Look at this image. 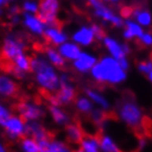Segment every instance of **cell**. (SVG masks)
Here are the masks:
<instances>
[{"label": "cell", "instance_id": "obj_16", "mask_svg": "<svg viewBox=\"0 0 152 152\" xmlns=\"http://www.w3.org/2000/svg\"><path fill=\"white\" fill-rule=\"evenodd\" d=\"M18 93V85L9 74H0V96L13 97Z\"/></svg>", "mask_w": 152, "mask_h": 152}, {"label": "cell", "instance_id": "obj_43", "mask_svg": "<svg viewBox=\"0 0 152 152\" xmlns=\"http://www.w3.org/2000/svg\"><path fill=\"white\" fill-rule=\"evenodd\" d=\"M1 66H2V63H1V60H0V69H1Z\"/></svg>", "mask_w": 152, "mask_h": 152}, {"label": "cell", "instance_id": "obj_41", "mask_svg": "<svg viewBox=\"0 0 152 152\" xmlns=\"http://www.w3.org/2000/svg\"><path fill=\"white\" fill-rule=\"evenodd\" d=\"M2 15H4V9H1V8H0V17H1Z\"/></svg>", "mask_w": 152, "mask_h": 152}, {"label": "cell", "instance_id": "obj_10", "mask_svg": "<svg viewBox=\"0 0 152 152\" xmlns=\"http://www.w3.org/2000/svg\"><path fill=\"white\" fill-rule=\"evenodd\" d=\"M103 44L107 52L109 54V56L117 61H121L124 58H127L128 54L130 53V46L127 43H120L117 39L113 37L106 35L103 39Z\"/></svg>", "mask_w": 152, "mask_h": 152}, {"label": "cell", "instance_id": "obj_39", "mask_svg": "<svg viewBox=\"0 0 152 152\" xmlns=\"http://www.w3.org/2000/svg\"><path fill=\"white\" fill-rule=\"evenodd\" d=\"M0 152H8L6 147H4V145L1 142V141H0Z\"/></svg>", "mask_w": 152, "mask_h": 152}, {"label": "cell", "instance_id": "obj_27", "mask_svg": "<svg viewBox=\"0 0 152 152\" xmlns=\"http://www.w3.org/2000/svg\"><path fill=\"white\" fill-rule=\"evenodd\" d=\"M41 152H72L69 143L66 141L60 139H51L48 148L42 150Z\"/></svg>", "mask_w": 152, "mask_h": 152}, {"label": "cell", "instance_id": "obj_5", "mask_svg": "<svg viewBox=\"0 0 152 152\" xmlns=\"http://www.w3.org/2000/svg\"><path fill=\"white\" fill-rule=\"evenodd\" d=\"M26 49H27V43L20 35L8 33L2 40L0 53L4 61L11 63L15 58L26 53Z\"/></svg>", "mask_w": 152, "mask_h": 152}, {"label": "cell", "instance_id": "obj_30", "mask_svg": "<svg viewBox=\"0 0 152 152\" xmlns=\"http://www.w3.org/2000/svg\"><path fill=\"white\" fill-rule=\"evenodd\" d=\"M91 120L95 126H100L102 124L105 122V119H106V116H105V111L99 109V108H95L94 110L91 113Z\"/></svg>", "mask_w": 152, "mask_h": 152}, {"label": "cell", "instance_id": "obj_1", "mask_svg": "<svg viewBox=\"0 0 152 152\" xmlns=\"http://www.w3.org/2000/svg\"><path fill=\"white\" fill-rule=\"evenodd\" d=\"M31 72L34 74L35 82L41 89L49 95L56 93L60 87V73L44 54H35L31 57Z\"/></svg>", "mask_w": 152, "mask_h": 152}, {"label": "cell", "instance_id": "obj_33", "mask_svg": "<svg viewBox=\"0 0 152 152\" xmlns=\"http://www.w3.org/2000/svg\"><path fill=\"white\" fill-rule=\"evenodd\" d=\"M91 28H93V30H94L96 40H98V41H103V39L106 37V35H105V31H104L103 28L100 27L99 24H97V23H93V24H91Z\"/></svg>", "mask_w": 152, "mask_h": 152}, {"label": "cell", "instance_id": "obj_20", "mask_svg": "<svg viewBox=\"0 0 152 152\" xmlns=\"http://www.w3.org/2000/svg\"><path fill=\"white\" fill-rule=\"evenodd\" d=\"M65 138L66 141L72 145H80L84 138V130L78 124H69L65 127Z\"/></svg>", "mask_w": 152, "mask_h": 152}, {"label": "cell", "instance_id": "obj_12", "mask_svg": "<svg viewBox=\"0 0 152 152\" xmlns=\"http://www.w3.org/2000/svg\"><path fill=\"white\" fill-rule=\"evenodd\" d=\"M71 39L74 43L80 45V48L82 46L88 48L91 44H94V42L96 41V37L91 28V26H80V28H77L72 33Z\"/></svg>", "mask_w": 152, "mask_h": 152}, {"label": "cell", "instance_id": "obj_35", "mask_svg": "<svg viewBox=\"0 0 152 152\" xmlns=\"http://www.w3.org/2000/svg\"><path fill=\"white\" fill-rule=\"evenodd\" d=\"M8 13L10 15V17H13V15H20V13H21V7L18 6V4L9 6V8H8Z\"/></svg>", "mask_w": 152, "mask_h": 152}, {"label": "cell", "instance_id": "obj_28", "mask_svg": "<svg viewBox=\"0 0 152 152\" xmlns=\"http://www.w3.org/2000/svg\"><path fill=\"white\" fill-rule=\"evenodd\" d=\"M20 149L22 152H41L38 141L28 136L20 140Z\"/></svg>", "mask_w": 152, "mask_h": 152}, {"label": "cell", "instance_id": "obj_4", "mask_svg": "<svg viewBox=\"0 0 152 152\" xmlns=\"http://www.w3.org/2000/svg\"><path fill=\"white\" fill-rule=\"evenodd\" d=\"M76 99V88L66 73L60 74V87L53 95H50L49 100L52 106L69 105Z\"/></svg>", "mask_w": 152, "mask_h": 152}, {"label": "cell", "instance_id": "obj_8", "mask_svg": "<svg viewBox=\"0 0 152 152\" xmlns=\"http://www.w3.org/2000/svg\"><path fill=\"white\" fill-rule=\"evenodd\" d=\"M61 10V4L57 0H43L40 1L38 17L46 27L57 24V15Z\"/></svg>", "mask_w": 152, "mask_h": 152}, {"label": "cell", "instance_id": "obj_29", "mask_svg": "<svg viewBox=\"0 0 152 152\" xmlns=\"http://www.w3.org/2000/svg\"><path fill=\"white\" fill-rule=\"evenodd\" d=\"M21 7V11L23 13L28 15H38L39 8H40V1H34V0H27L23 1Z\"/></svg>", "mask_w": 152, "mask_h": 152}, {"label": "cell", "instance_id": "obj_9", "mask_svg": "<svg viewBox=\"0 0 152 152\" xmlns=\"http://www.w3.org/2000/svg\"><path fill=\"white\" fill-rule=\"evenodd\" d=\"M4 133L10 140H21L26 137L27 131V122L20 117L19 115H12L11 117L4 122L2 126Z\"/></svg>", "mask_w": 152, "mask_h": 152}, {"label": "cell", "instance_id": "obj_42", "mask_svg": "<svg viewBox=\"0 0 152 152\" xmlns=\"http://www.w3.org/2000/svg\"><path fill=\"white\" fill-rule=\"evenodd\" d=\"M75 152H83V151H82V150H80V149H78V150H76Z\"/></svg>", "mask_w": 152, "mask_h": 152}, {"label": "cell", "instance_id": "obj_14", "mask_svg": "<svg viewBox=\"0 0 152 152\" xmlns=\"http://www.w3.org/2000/svg\"><path fill=\"white\" fill-rule=\"evenodd\" d=\"M21 23L30 33L37 37H42L44 34V31L46 29V26L39 19L37 15H28L22 13L21 15Z\"/></svg>", "mask_w": 152, "mask_h": 152}, {"label": "cell", "instance_id": "obj_26", "mask_svg": "<svg viewBox=\"0 0 152 152\" xmlns=\"http://www.w3.org/2000/svg\"><path fill=\"white\" fill-rule=\"evenodd\" d=\"M75 108L80 111V114L84 115H91V113L94 108V104L91 103V100L86 96H78L75 99Z\"/></svg>", "mask_w": 152, "mask_h": 152}, {"label": "cell", "instance_id": "obj_11", "mask_svg": "<svg viewBox=\"0 0 152 152\" xmlns=\"http://www.w3.org/2000/svg\"><path fill=\"white\" fill-rule=\"evenodd\" d=\"M98 57L91 52H87V51H83L80 55L75 61L72 63V66L74 71L80 74H87L91 73V69H94V66L96 63L98 62Z\"/></svg>", "mask_w": 152, "mask_h": 152}, {"label": "cell", "instance_id": "obj_13", "mask_svg": "<svg viewBox=\"0 0 152 152\" xmlns=\"http://www.w3.org/2000/svg\"><path fill=\"white\" fill-rule=\"evenodd\" d=\"M43 37L45 38V40L49 42V43H51L52 45H54V48H55V46L58 48L60 45L64 44L65 42L69 41V35H67V33L62 29L61 26H60L58 23L46 27Z\"/></svg>", "mask_w": 152, "mask_h": 152}, {"label": "cell", "instance_id": "obj_19", "mask_svg": "<svg viewBox=\"0 0 152 152\" xmlns=\"http://www.w3.org/2000/svg\"><path fill=\"white\" fill-rule=\"evenodd\" d=\"M85 96L91 100V103L96 105L99 109L106 111L110 109V103L106 96H104L100 91L93 89V88H86L85 89Z\"/></svg>", "mask_w": 152, "mask_h": 152}, {"label": "cell", "instance_id": "obj_34", "mask_svg": "<svg viewBox=\"0 0 152 152\" xmlns=\"http://www.w3.org/2000/svg\"><path fill=\"white\" fill-rule=\"evenodd\" d=\"M139 42H140L142 45L147 46V48H152V33L145 32L142 34V37L139 39Z\"/></svg>", "mask_w": 152, "mask_h": 152}, {"label": "cell", "instance_id": "obj_18", "mask_svg": "<svg viewBox=\"0 0 152 152\" xmlns=\"http://www.w3.org/2000/svg\"><path fill=\"white\" fill-rule=\"evenodd\" d=\"M124 27H125V29H124V32H122V37L127 41H131L133 39L139 40L142 37V34L145 33L143 28L131 19L125 20V26Z\"/></svg>", "mask_w": 152, "mask_h": 152}, {"label": "cell", "instance_id": "obj_40", "mask_svg": "<svg viewBox=\"0 0 152 152\" xmlns=\"http://www.w3.org/2000/svg\"><path fill=\"white\" fill-rule=\"evenodd\" d=\"M147 77H148V80H150V82H151V83H152V71H151V72H150V73H149L148 75H147Z\"/></svg>", "mask_w": 152, "mask_h": 152}, {"label": "cell", "instance_id": "obj_31", "mask_svg": "<svg viewBox=\"0 0 152 152\" xmlns=\"http://www.w3.org/2000/svg\"><path fill=\"white\" fill-rule=\"evenodd\" d=\"M11 116H12L11 110L6 105L0 103V127H2L4 125V122L7 121Z\"/></svg>", "mask_w": 152, "mask_h": 152}, {"label": "cell", "instance_id": "obj_38", "mask_svg": "<svg viewBox=\"0 0 152 152\" xmlns=\"http://www.w3.org/2000/svg\"><path fill=\"white\" fill-rule=\"evenodd\" d=\"M8 4H10V1H7V0H0V8L4 9V7H7Z\"/></svg>", "mask_w": 152, "mask_h": 152}, {"label": "cell", "instance_id": "obj_25", "mask_svg": "<svg viewBox=\"0 0 152 152\" xmlns=\"http://www.w3.org/2000/svg\"><path fill=\"white\" fill-rule=\"evenodd\" d=\"M99 143H100V151L102 152H121L120 145L117 143V141L108 133H103L99 137Z\"/></svg>", "mask_w": 152, "mask_h": 152}, {"label": "cell", "instance_id": "obj_24", "mask_svg": "<svg viewBox=\"0 0 152 152\" xmlns=\"http://www.w3.org/2000/svg\"><path fill=\"white\" fill-rule=\"evenodd\" d=\"M80 150L83 152H102L100 151V143H99L98 136L87 134L84 136L83 140L80 143Z\"/></svg>", "mask_w": 152, "mask_h": 152}, {"label": "cell", "instance_id": "obj_15", "mask_svg": "<svg viewBox=\"0 0 152 152\" xmlns=\"http://www.w3.org/2000/svg\"><path fill=\"white\" fill-rule=\"evenodd\" d=\"M26 136L33 138L38 142L50 139V133L45 129V127L40 121H31L27 122V131Z\"/></svg>", "mask_w": 152, "mask_h": 152}, {"label": "cell", "instance_id": "obj_36", "mask_svg": "<svg viewBox=\"0 0 152 152\" xmlns=\"http://www.w3.org/2000/svg\"><path fill=\"white\" fill-rule=\"evenodd\" d=\"M10 22L12 24H18L19 22H21V15H13L10 17Z\"/></svg>", "mask_w": 152, "mask_h": 152}, {"label": "cell", "instance_id": "obj_3", "mask_svg": "<svg viewBox=\"0 0 152 152\" xmlns=\"http://www.w3.org/2000/svg\"><path fill=\"white\" fill-rule=\"evenodd\" d=\"M118 118L131 129H140L145 124V115L138 103L131 97H124L116 108Z\"/></svg>", "mask_w": 152, "mask_h": 152}, {"label": "cell", "instance_id": "obj_21", "mask_svg": "<svg viewBox=\"0 0 152 152\" xmlns=\"http://www.w3.org/2000/svg\"><path fill=\"white\" fill-rule=\"evenodd\" d=\"M133 21L141 26L142 28L150 27L152 24V15L148 9L143 7H134L132 8V15Z\"/></svg>", "mask_w": 152, "mask_h": 152}, {"label": "cell", "instance_id": "obj_37", "mask_svg": "<svg viewBox=\"0 0 152 152\" xmlns=\"http://www.w3.org/2000/svg\"><path fill=\"white\" fill-rule=\"evenodd\" d=\"M145 145H147V141H145V139H143V138H139V141H138V148L141 150V149L145 148Z\"/></svg>", "mask_w": 152, "mask_h": 152}, {"label": "cell", "instance_id": "obj_32", "mask_svg": "<svg viewBox=\"0 0 152 152\" xmlns=\"http://www.w3.org/2000/svg\"><path fill=\"white\" fill-rule=\"evenodd\" d=\"M138 71L145 75H148L152 71V60L141 61L140 63H138Z\"/></svg>", "mask_w": 152, "mask_h": 152}, {"label": "cell", "instance_id": "obj_23", "mask_svg": "<svg viewBox=\"0 0 152 152\" xmlns=\"http://www.w3.org/2000/svg\"><path fill=\"white\" fill-rule=\"evenodd\" d=\"M44 56L46 60L53 65L55 69H63L66 64V61L62 57L58 50L54 46H48L44 50Z\"/></svg>", "mask_w": 152, "mask_h": 152}, {"label": "cell", "instance_id": "obj_7", "mask_svg": "<svg viewBox=\"0 0 152 152\" xmlns=\"http://www.w3.org/2000/svg\"><path fill=\"white\" fill-rule=\"evenodd\" d=\"M17 111L21 118L26 122L40 121L45 116V109L41 104L30 102V100H22L17 105Z\"/></svg>", "mask_w": 152, "mask_h": 152}, {"label": "cell", "instance_id": "obj_2", "mask_svg": "<svg viewBox=\"0 0 152 152\" xmlns=\"http://www.w3.org/2000/svg\"><path fill=\"white\" fill-rule=\"evenodd\" d=\"M91 78L99 84L117 86L127 80V72L119 62L109 55L100 57L91 72Z\"/></svg>", "mask_w": 152, "mask_h": 152}, {"label": "cell", "instance_id": "obj_17", "mask_svg": "<svg viewBox=\"0 0 152 152\" xmlns=\"http://www.w3.org/2000/svg\"><path fill=\"white\" fill-rule=\"evenodd\" d=\"M60 54L62 55V57L64 58L65 61L69 62H74L80 56V53L83 52L82 49H80V45H77L76 43H74L73 41H67L65 42L64 44H62L57 48Z\"/></svg>", "mask_w": 152, "mask_h": 152}, {"label": "cell", "instance_id": "obj_22", "mask_svg": "<svg viewBox=\"0 0 152 152\" xmlns=\"http://www.w3.org/2000/svg\"><path fill=\"white\" fill-rule=\"evenodd\" d=\"M49 111L51 115V118L53 119L54 124L57 126H64L66 127L71 124V117L67 114V111L63 109L61 106H51L49 107Z\"/></svg>", "mask_w": 152, "mask_h": 152}, {"label": "cell", "instance_id": "obj_6", "mask_svg": "<svg viewBox=\"0 0 152 152\" xmlns=\"http://www.w3.org/2000/svg\"><path fill=\"white\" fill-rule=\"evenodd\" d=\"M88 6L93 9V13L96 18L100 19L104 22H107L114 26L115 28H122L125 26V20L117 12L113 10L109 6L100 0H91L88 1Z\"/></svg>", "mask_w": 152, "mask_h": 152}]
</instances>
